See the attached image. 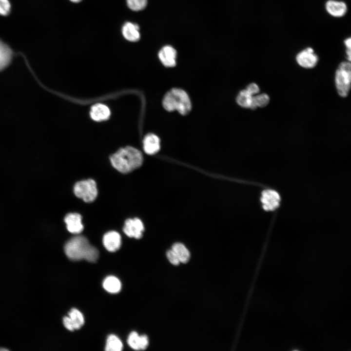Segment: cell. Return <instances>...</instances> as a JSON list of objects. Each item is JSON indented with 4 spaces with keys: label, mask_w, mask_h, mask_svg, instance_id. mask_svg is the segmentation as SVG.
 Returning <instances> with one entry per match:
<instances>
[{
    "label": "cell",
    "mask_w": 351,
    "mask_h": 351,
    "mask_svg": "<svg viewBox=\"0 0 351 351\" xmlns=\"http://www.w3.org/2000/svg\"><path fill=\"white\" fill-rule=\"evenodd\" d=\"M64 252L70 259L74 261L84 259L95 262L99 256L98 250L82 235L76 236L70 239L64 246Z\"/></svg>",
    "instance_id": "6da1fadb"
},
{
    "label": "cell",
    "mask_w": 351,
    "mask_h": 351,
    "mask_svg": "<svg viewBox=\"0 0 351 351\" xmlns=\"http://www.w3.org/2000/svg\"><path fill=\"white\" fill-rule=\"evenodd\" d=\"M110 158L112 166L122 174L129 173L139 168L143 159L141 153L131 146L120 149Z\"/></svg>",
    "instance_id": "7a4b0ae2"
},
{
    "label": "cell",
    "mask_w": 351,
    "mask_h": 351,
    "mask_svg": "<svg viewBox=\"0 0 351 351\" xmlns=\"http://www.w3.org/2000/svg\"><path fill=\"white\" fill-rule=\"evenodd\" d=\"M162 103L167 111L177 110L182 115L188 114L191 110V103L188 94L179 88H173L168 92L164 96Z\"/></svg>",
    "instance_id": "3957f363"
},
{
    "label": "cell",
    "mask_w": 351,
    "mask_h": 351,
    "mask_svg": "<svg viewBox=\"0 0 351 351\" xmlns=\"http://www.w3.org/2000/svg\"><path fill=\"white\" fill-rule=\"evenodd\" d=\"M351 65L350 61L340 63L335 72V86L338 94L342 97H346L351 88Z\"/></svg>",
    "instance_id": "277c9868"
},
{
    "label": "cell",
    "mask_w": 351,
    "mask_h": 351,
    "mask_svg": "<svg viewBox=\"0 0 351 351\" xmlns=\"http://www.w3.org/2000/svg\"><path fill=\"white\" fill-rule=\"evenodd\" d=\"M74 192L76 196L84 202H92L98 195L96 183L92 179L78 181L74 185Z\"/></svg>",
    "instance_id": "5b68a950"
},
{
    "label": "cell",
    "mask_w": 351,
    "mask_h": 351,
    "mask_svg": "<svg viewBox=\"0 0 351 351\" xmlns=\"http://www.w3.org/2000/svg\"><path fill=\"white\" fill-rule=\"evenodd\" d=\"M295 59L297 64L301 67L311 69L317 65L318 57L312 47H307L297 54Z\"/></svg>",
    "instance_id": "8992f818"
},
{
    "label": "cell",
    "mask_w": 351,
    "mask_h": 351,
    "mask_svg": "<svg viewBox=\"0 0 351 351\" xmlns=\"http://www.w3.org/2000/svg\"><path fill=\"white\" fill-rule=\"evenodd\" d=\"M260 200L262 207L264 210L273 211L279 207L280 196L276 191L272 189H267L262 192Z\"/></svg>",
    "instance_id": "52a82bcc"
},
{
    "label": "cell",
    "mask_w": 351,
    "mask_h": 351,
    "mask_svg": "<svg viewBox=\"0 0 351 351\" xmlns=\"http://www.w3.org/2000/svg\"><path fill=\"white\" fill-rule=\"evenodd\" d=\"M63 323L64 327L69 331L78 330L84 323L83 315L79 310L73 308L68 312V316L63 317Z\"/></svg>",
    "instance_id": "ba28073f"
},
{
    "label": "cell",
    "mask_w": 351,
    "mask_h": 351,
    "mask_svg": "<svg viewBox=\"0 0 351 351\" xmlns=\"http://www.w3.org/2000/svg\"><path fill=\"white\" fill-rule=\"evenodd\" d=\"M144 230L143 224L138 218L127 219L123 228V232L128 236L136 239L141 238Z\"/></svg>",
    "instance_id": "9c48e42d"
},
{
    "label": "cell",
    "mask_w": 351,
    "mask_h": 351,
    "mask_svg": "<svg viewBox=\"0 0 351 351\" xmlns=\"http://www.w3.org/2000/svg\"><path fill=\"white\" fill-rule=\"evenodd\" d=\"M325 9L329 15L336 18L344 17L348 12L347 3L342 0H327Z\"/></svg>",
    "instance_id": "30bf717a"
},
{
    "label": "cell",
    "mask_w": 351,
    "mask_h": 351,
    "mask_svg": "<svg viewBox=\"0 0 351 351\" xmlns=\"http://www.w3.org/2000/svg\"><path fill=\"white\" fill-rule=\"evenodd\" d=\"M82 216L78 213H69L64 217L68 231L74 234H80L83 230Z\"/></svg>",
    "instance_id": "8fae6325"
},
{
    "label": "cell",
    "mask_w": 351,
    "mask_h": 351,
    "mask_svg": "<svg viewBox=\"0 0 351 351\" xmlns=\"http://www.w3.org/2000/svg\"><path fill=\"white\" fill-rule=\"evenodd\" d=\"M102 242L104 247L108 251L114 252L118 250L121 245V237L116 231H110L103 236Z\"/></svg>",
    "instance_id": "7c38bea8"
},
{
    "label": "cell",
    "mask_w": 351,
    "mask_h": 351,
    "mask_svg": "<svg viewBox=\"0 0 351 351\" xmlns=\"http://www.w3.org/2000/svg\"><path fill=\"white\" fill-rule=\"evenodd\" d=\"M14 55V53L12 49L0 40V73L10 66Z\"/></svg>",
    "instance_id": "4fadbf2b"
},
{
    "label": "cell",
    "mask_w": 351,
    "mask_h": 351,
    "mask_svg": "<svg viewBox=\"0 0 351 351\" xmlns=\"http://www.w3.org/2000/svg\"><path fill=\"white\" fill-rule=\"evenodd\" d=\"M158 57L166 67H172L176 64V51L171 46L166 45L162 47L158 53Z\"/></svg>",
    "instance_id": "5bb4252c"
},
{
    "label": "cell",
    "mask_w": 351,
    "mask_h": 351,
    "mask_svg": "<svg viewBox=\"0 0 351 351\" xmlns=\"http://www.w3.org/2000/svg\"><path fill=\"white\" fill-rule=\"evenodd\" d=\"M127 343L135 350H143L148 346V338L146 335H139L136 332H132L128 336Z\"/></svg>",
    "instance_id": "9a60e30c"
},
{
    "label": "cell",
    "mask_w": 351,
    "mask_h": 351,
    "mask_svg": "<svg viewBox=\"0 0 351 351\" xmlns=\"http://www.w3.org/2000/svg\"><path fill=\"white\" fill-rule=\"evenodd\" d=\"M122 34L124 38L131 42H136L140 38L138 25L131 22H125L122 27Z\"/></svg>",
    "instance_id": "2e32d148"
},
{
    "label": "cell",
    "mask_w": 351,
    "mask_h": 351,
    "mask_svg": "<svg viewBox=\"0 0 351 351\" xmlns=\"http://www.w3.org/2000/svg\"><path fill=\"white\" fill-rule=\"evenodd\" d=\"M143 149L148 155H154L160 149V140L157 136L153 134H148L143 141Z\"/></svg>",
    "instance_id": "e0dca14e"
},
{
    "label": "cell",
    "mask_w": 351,
    "mask_h": 351,
    "mask_svg": "<svg viewBox=\"0 0 351 351\" xmlns=\"http://www.w3.org/2000/svg\"><path fill=\"white\" fill-rule=\"evenodd\" d=\"M90 116L97 121H100L107 119L110 116V111L105 105L97 103L93 105L91 108Z\"/></svg>",
    "instance_id": "ac0fdd59"
},
{
    "label": "cell",
    "mask_w": 351,
    "mask_h": 351,
    "mask_svg": "<svg viewBox=\"0 0 351 351\" xmlns=\"http://www.w3.org/2000/svg\"><path fill=\"white\" fill-rule=\"evenodd\" d=\"M104 289L112 293L118 292L121 288L120 280L114 276H108L105 278L102 283Z\"/></svg>",
    "instance_id": "d6986e66"
},
{
    "label": "cell",
    "mask_w": 351,
    "mask_h": 351,
    "mask_svg": "<svg viewBox=\"0 0 351 351\" xmlns=\"http://www.w3.org/2000/svg\"><path fill=\"white\" fill-rule=\"evenodd\" d=\"M172 249L177 255L180 262L186 263L189 261L190 252L183 244L176 243L173 245Z\"/></svg>",
    "instance_id": "ffe728a7"
},
{
    "label": "cell",
    "mask_w": 351,
    "mask_h": 351,
    "mask_svg": "<svg viewBox=\"0 0 351 351\" xmlns=\"http://www.w3.org/2000/svg\"><path fill=\"white\" fill-rule=\"evenodd\" d=\"M123 344L120 339L114 334L109 335L106 340L105 350L107 351H120Z\"/></svg>",
    "instance_id": "44dd1931"
},
{
    "label": "cell",
    "mask_w": 351,
    "mask_h": 351,
    "mask_svg": "<svg viewBox=\"0 0 351 351\" xmlns=\"http://www.w3.org/2000/svg\"><path fill=\"white\" fill-rule=\"evenodd\" d=\"M253 96L246 89L241 91L236 98V101L239 105L246 108H250L252 104Z\"/></svg>",
    "instance_id": "7402d4cb"
},
{
    "label": "cell",
    "mask_w": 351,
    "mask_h": 351,
    "mask_svg": "<svg viewBox=\"0 0 351 351\" xmlns=\"http://www.w3.org/2000/svg\"><path fill=\"white\" fill-rule=\"evenodd\" d=\"M270 102L269 96L265 93L259 94L253 97L251 109H256L257 107L263 108L266 106Z\"/></svg>",
    "instance_id": "603a6c76"
},
{
    "label": "cell",
    "mask_w": 351,
    "mask_h": 351,
    "mask_svg": "<svg viewBox=\"0 0 351 351\" xmlns=\"http://www.w3.org/2000/svg\"><path fill=\"white\" fill-rule=\"evenodd\" d=\"M129 9L134 11L143 10L147 4V0H126Z\"/></svg>",
    "instance_id": "cb8c5ba5"
},
{
    "label": "cell",
    "mask_w": 351,
    "mask_h": 351,
    "mask_svg": "<svg viewBox=\"0 0 351 351\" xmlns=\"http://www.w3.org/2000/svg\"><path fill=\"white\" fill-rule=\"evenodd\" d=\"M11 3L9 0H0V15L7 16L11 11Z\"/></svg>",
    "instance_id": "d4e9b609"
},
{
    "label": "cell",
    "mask_w": 351,
    "mask_h": 351,
    "mask_svg": "<svg viewBox=\"0 0 351 351\" xmlns=\"http://www.w3.org/2000/svg\"><path fill=\"white\" fill-rule=\"evenodd\" d=\"M166 255L170 263L174 265H177L180 262L178 256L172 249L167 251Z\"/></svg>",
    "instance_id": "484cf974"
},
{
    "label": "cell",
    "mask_w": 351,
    "mask_h": 351,
    "mask_svg": "<svg viewBox=\"0 0 351 351\" xmlns=\"http://www.w3.org/2000/svg\"><path fill=\"white\" fill-rule=\"evenodd\" d=\"M246 90L253 96L258 94L259 92L258 86L254 83L250 84Z\"/></svg>",
    "instance_id": "4316f807"
},
{
    "label": "cell",
    "mask_w": 351,
    "mask_h": 351,
    "mask_svg": "<svg viewBox=\"0 0 351 351\" xmlns=\"http://www.w3.org/2000/svg\"><path fill=\"white\" fill-rule=\"evenodd\" d=\"M344 44L346 48V50H351V38L348 37L344 40Z\"/></svg>",
    "instance_id": "83f0119b"
},
{
    "label": "cell",
    "mask_w": 351,
    "mask_h": 351,
    "mask_svg": "<svg viewBox=\"0 0 351 351\" xmlns=\"http://www.w3.org/2000/svg\"><path fill=\"white\" fill-rule=\"evenodd\" d=\"M70 0L71 1L74 2V3H78V2L81 1L82 0Z\"/></svg>",
    "instance_id": "f1b7e54d"
},
{
    "label": "cell",
    "mask_w": 351,
    "mask_h": 351,
    "mask_svg": "<svg viewBox=\"0 0 351 351\" xmlns=\"http://www.w3.org/2000/svg\"><path fill=\"white\" fill-rule=\"evenodd\" d=\"M7 350H8L7 349H6V348H0V351H7Z\"/></svg>",
    "instance_id": "f546056e"
}]
</instances>
